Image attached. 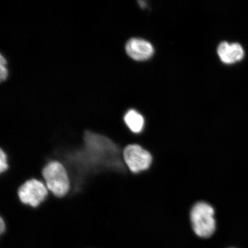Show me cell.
Segmentation results:
<instances>
[{
    "mask_svg": "<svg viewBox=\"0 0 248 248\" xmlns=\"http://www.w3.org/2000/svg\"><path fill=\"white\" fill-rule=\"evenodd\" d=\"M128 128L133 133H139L142 131L144 126V119L143 116L138 111L131 109L127 111L124 118Z\"/></svg>",
    "mask_w": 248,
    "mask_h": 248,
    "instance_id": "52a82bcc",
    "label": "cell"
},
{
    "mask_svg": "<svg viewBox=\"0 0 248 248\" xmlns=\"http://www.w3.org/2000/svg\"><path fill=\"white\" fill-rule=\"evenodd\" d=\"M124 163L132 173H139L149 169L153 157L148 151L138 144H129L123 151Z\"/></svg>",
    "mask_w": 248,
    "mask_h": 248,
    "instance_id": "277c9868",
    "label": "cell"
},
{
    "mask_svg": "<svg viewBox=\"0 0 248 248\" xmlns=\"http://www.w3.org/2000/svg\"><path fill=\"white\" fill-rule=\"evenodd\" d=\"M125 49L130 57L138 61L148 60L154 52V46L151 43L139 38L130 39L126 43Z\"/></svg>",
    "mask_w": 248,
    "mask_h": 248,
    "instance_id": "5b68a950",
    "label": "cell"
},
{
    "mask_svg": "<svg viewBox=\"0 0 248 248\" xmlns=\"http://www.w3.org/2000/svg\"><path fill=\"white\" fill-rule=\"evenodd\" d=\"M220 60L226 64H233L243 60L244 50L239 43L223 42L217 48Z\"/></svg>",
    "mask_w": 248,
    "mask_h": 248,
    "instance_id": "8992f818",
    "label": "cell"
},
{
    "mask_svg": "<svg viewBox=\"0 0 248 248\" xmlns=\"http://www.w3.org/2000/svg\"><path fill=\"white\" fill-rule=\"evenodd\" d=\"M6 229H7V224L2 217H0V232H1V234L4 233Z\"/></svg>",
    "mask_w": 248,
    "mask_h": 248,
    "instance_id": "30bf717a",
    "label": "cell"
},
{
    "mask_svg": "<svg viewBox=\"0 0 248 248\" xmlns=\"http://www.w3.org/2000/svg\"><path fill=\"white\" fill-rule=\"evenodd\" d=\"M190 219L195 233L198 236L207 238L216 231L215 210L210 204L199 202L191 211Z\"/></svg>",
    "mask_w": 248,
    "mask_h": 248,
    "instance_id": "7a4b0ae2",
    "label": "cell"
},
{
    "mask_svg": "<svg viewBox=\"0 0 248 248\" xmlns=\"http://www.w3.org/2000/svg\"><path fill=\"white\" fill-rule=\"evenodd\" d=\"M9 166L7 154L0 148V174L7 171Z\"/></svg>",
    "mask_w": 248,
    "mask_h": 248,
    "instance_id": "ba28073f",
    "label": "cell"
},
{
    "mask_svg": "<svg viewBox=\"0 0 248 248\" xmlns=\"http://www.w3.org/2000/svg\"><path fill=\"white\" fill-rule=\"evenodd\" d=\"M42 181L51 194L57 198H63L69 193L71 181L67 170L60 162L51 161L42 171Z\"/></svg>",
    "mask_w": 248,
    "mask_h": 248,
    "instance_id": "6da1fadb",
    "label": "cell"
},
{
    "mask_svg": "<svg viewBox=\"0 0 248 248\" xmlns=\"http://www.w3.org/2000/svg\"><path fill=\"white\" fill-rule=\"evenodd\" d=\"M7 61L5 58L3 57L2 55L0 56V79L1 81H4L8 75V72L7 66Z\"/></svg>",
    "mask_w": 248,
    "mask_h": 248,
    "instance_id": "9c48e42d",
    "label": "cell"
},
{
    "mask_svg": "<svg viewBox=\"0 0 248 248\" xmlns=\"http://www.w3.org/2000/svg\"><path fill=\"white\" fill-rule=\"evenodd\" d=\"M49 192L44 182L31 179L24 182L18 189L17 195L21 203L36 208L48 197Z\"/></svg>",
    "mask_w": 248,
    "mask_h": 248,
    "instance_id": "3957f363",
    "label": "cell"
}]
</instances>
